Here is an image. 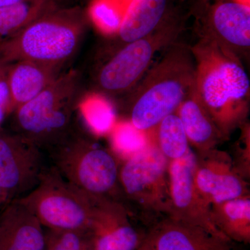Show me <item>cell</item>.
Instances as JSON below:
<instances>
[{
    "label": "cell",
    "mask_w": 250,
    "mask_h": 250,
    "mask_svg": "<svg viewBox=\"0 0 250 250\" xmlns=\"http://www.w3.org/2000/svg\"><path fill=\"white\" fill-rule=\"evenodd\" d=\"M190 49L195 64V91L226 138L248 116L249 77L241 59L213 39L200 37Z\"/></svg>",
    "instance_id": "obj_1"
},
{
    "label": "cell",
    "mask_w": 250,
    "mask_h": 250,
    "mask_svg": "<svg viewBox=\"0 0 250 250\" xmlns=\"http://www.w3.org/2000/svg\"><path fill=\"white\" fill-rule=\"evenodd\" d=\"M164 56L127 94L129 122L136 129L155 130L176 113L195 86V64L190 47L174 41Z\"/></svg>",
    "instance_id": "obj_2"
},
{
    "label": "cell",
    "mask_w": 250,
    "mask_h": 250,
    "mask_svg": "<svg viewBox=\"0 0 250 250\" xmlns=\"http://www.w3.org/2000/svg\"><path fill=\"white\" fill-rule=\"evenodd\" d=\"M88 24L82 6L56 5L0 42V65L29 61L63 69L80 49Z\"/></svg>",
    "instance_id": "obj_3"
},
{
    "label": "cell",
    "mask_w": 250,
    "mask_h": 250,
    "mask_svg": "<svg viewBox=\"0 0 250 250\" xmlns=\"http://www.w3.org/2000/svg\"><path fill=\"white\" fill-rule=\"evenodd\" d=\"M82 83L79 70L62 72L37 97L15 110L14 133L45 153L68 139L76 131Z\"/></svg>",
    "instance_id": "obj_4"
},
{
    "label": "cell",
    "mask_w": 250,
    "mask_h": 250,
    "mask_svg": "<svg viewBox=\"0 0 250 250\" xmlns=\"http://www.w3.org/2000/svg\"><path fill=\"white\" fill-rule=\"evenodd\" d=\"M48 154L52 166L72 185L95 198L121 202L120 169L113 153L76 131Z\"/></svg>",
    "instance_id": "obj_5"
},
{
    "label": "cell",
    "mask_w": 250,
    "mask_h": 250,
    "mask_svg": "<svg viewBox=\"0 0 250 250\" xmlns=\"http://www.w3.org/2000/svg\"><path fill=\"white\" fill-rule=\"evenodd\" d=\"M96 199L67 182L51 166L39 184L17 200L47 230L87 233L93 220Z\"/></svg>",
    "instance_id": "obj_6"
},
{
    "label": "cell",
    "mask_w": 250,
    "mask_h": 250,
    "mask_svg": "<svg viewBox=\"0 0 250 250\" xmlns=\"http://www.w3.org/2000/svg\"><path fill=\"white\" fill-rule=\"evenodd\" d=\"M170 161L154 143L125 160L119 171L122 194L147 229L170 213Z\"/></svg>",
    "instance_id": "obj_7"
},
{
    "label": "cell",
    "mask_w": 250,
    "mask_h": 250,
    "mask_svg": "<svg viewBox=\"0 0 250 250\" xmlns=\"http://www.w3.org/2000/svg\"><path fill=\"white\" fill-rule=\"evenodd\" d=\"M182 27L183 21L175 13L152 34L122 47L99 68L94 89L106 98L129 93L152 65L154 55L176 41Z\"/></svg>",
    "instance_id": "obj_8"
},
{
    "label": "cell",
    "mask_w": 250,
    "mask_h": 250,
    "mask_svg": "<svg viewBox=\"0 0 250 250\" xmlns=\"http://www.w3.org/2000/svg\"><path fill=\"white\" fill-rule=\"evenodd\" d=\"M191 11L199 37L213 39L241 59L249 55L250 6L233 0H193Z\"/></svg>",
    "instance_id": "obj_9"
},
{
    "label": "cell",
    "mask_w": 250,
    "mask_h": 250,
    "mask_svg": "<svg viewBox=\"0 0 250 250\" xmlns=\"http://www.w3.org/2000/svg\"><path fill=\"white\" fill-rule=\"evenodd\" d=\"M45 152L21 136L0 133V188L10 202L27 195L48 168Z\"/></svg>",
    "instance_id": "obj_10"
},
{
    "label": "cell",
    "mask_w": 250,
    "mask_h": 250,
    "mask_svg": "<svg viewBox=\"0 0 250 250\" xmlns=\"http://www.w3.org/2000/svg\"><path fill=\"white\" fill-rule=\"evenodd\" d=\"M194 183L197 194L208 208L250 195L245 177L237 170L230 156L216 149L196 155Z\"/></svg>",
    "instance_id": "obj_11"
},
{
    "label": "cell",
    "mask_w": 250,
    "mask_h": 250,
    "mask_svg": "<svg viewBox=\"0 0 250 250\" xmlns=\"http://www.w3.org/2000/svg\"><path fill=\"white\" fill-rule=\"evenodd\" d=\"M124 204L111 199H96L88 233L93 250H137L147 233L131 223Z\"/></svg>",
    "instance_id": "obj_12"
},
{
    "label": "cell",
    "mask_w": 250,
    "mask_h": 250,
    "mask_svg": "<svg viewBox=\"0 0 250 250\" xmlns=\"http://www.w3.org/2000/svg\"><path fill=\"white\" fill-rule=\"evenodd\" d=\"M195 166L196 155L190 149L182 159L170 161V213L168 216L227 238L215 228L210 219L209 208L197 194L194 183Z\"/></svg>",
    "instance_id": "obj_13"
},
{
    "label": "cell",
    "mask_w": 250,
    "mask_h": 250,
    "mask_svg": "<svg viewBox=\"0 0 250 250\" xmlns=\"http://www.w3.org/2000/svg\"><path fill=\"white\" fill-rule=\"evenodd\" d=\"M146 237L154 250H237L236 243L171 216L157 220Z\"/></svg>",
    "instance_id": "obj_14"
},
{
    "label": "cell",
    "mask_w": 250,
    "mask_h": 250,
    "mask_svg": "<svg viewBox=\"0 0 250 250\" xmlns=\"http://www.w3.org/2000/svg\"><path fill=\"white\" fill-rule=\"evenodd\" d=\"M175 13L172 0H132L116 36L104 50L108 57L126 44L152 34Z\"/></svg>",
    "instance_id": "obj_15"
},
{
    "label": "cell",
    "mask_w": 250,
    "mask_h": 250,
    "mask_svg": "<svg viewBox=\"0 0 250 250\" xmlns=\"http://www.w3.org/2000/svg\"><path fill=\"white\" fill-rule=\"evenodd\" d=\"M45 248V231L39 220L18 200L5 205L0 213V250Z\"/></svg>",
    "instance_id": "obj_16"
},
{
    "label": "cell",
    "mask_w": 250,
    "mask_h": 250,
    "mask_svg": "<svg viewBox=\"0 0 250 250\" xmlns=\"http://www.w3.org/2000/svg\"><path fill=\"white\" fill-rule=\"evenodd\" d=\"M63 72L60 67L22 61L8 65L11 92V112L31 101L45 90Z\"/></svg>",
    "instance_id": "obj_17"
},
{
    "label": "cell",
    "mask_w": 250,
    "mask_h": 250,
    "mask_svg": "<svg viewBox=\"0 0 250 250\" xmlns=\"http://www.w3.org/2000/svg\"><path fill=\"white\" fill-rule=\"evenodd\" d=\"M176 113L183 125L189 144L196 148L198 153L215 149L225 139L202 103L195 86Z\"/></svg>",
    "instance_id": "obj_18"
},
{
    "label": "cell",
    "mask_w": 250,
    "mask_h": 250,
    "mask_svg": "<svg viewBox=\"0 0 250 250\" xmlns=\"http://www.w3.org/2000/svg\"><path fill=\"white\" fill-rule=\"evenodd\" d=\"M209 212L219 232L233 243L249 244L250 195L210 206Z\"/></svg>",
    "instance_id": "obj_19"
},
{
    "label": "cell",
    "mask_w": 250,
    "mask_h": 250,
    "mask_svg": "<svg viewBox=\"0 0 250 250\" xmlns=\"http://www.w3.org/2000/svg\"><path fill=\"white\" fill-rule=\"evenodd\" d=\"M58 4L57 0H34L0 7V42L16 35Z\"/></svg>",
    "instance_id": "obj_20"
},
{
    "label": "cell",
    "mask_w": 250,
    "mask_h": 250,
    "mask_svg": "<svg viewBox=\"0 0 250 250\" xmlns=\"http://www.w3.org/2000/svg\"><path fill=\"white\" fill-rule=\"evenodd\" d=\"M154 131L156 133L154 143L170 161L182 159L190 149L183 125L177 113L166 117Z\"/></svg>",
    "instance_id": "obj_21"
},
{
    "label": "cell",
    "mask_w": 250,
    "mask_h": 250,
    "mask_svg": "<svg viewBox=\"0 0 250 250\" xmlns=\"http://www.w3.org/2000/svg\"><path fill=\"white\" fill-rule=\"evenodd\" d=\"M152 143L147 133L136 129L129 122L118 125L113 135V149L125 160L141 152Z\"/></svg>",
    "instance_id": "obj_22"
},
{
    "label": "cell",
    "mask_w": 250,
    "mask_h": 250,
    "mask_svg": "<svg viewBox=\"0 0 250 250\" xmlns=\"http://www.w3.org/2000/svg\"><path fill=\"white\" fill-rule=\"evenodd\" d=\"M46 247L51 250H93L88 233L45 231Z\"/></svg>",
    "instance_id": "obj_23"
},
{
    "label": "cell",
    "mask_w": 250,
    "mask_h": 250,
    "mask_svg": "<svg viewBox=\"0 0 250 250\" xmlns=\"http://www.w3.org/2000/svg\"><path fill=\"white\" fill-rule=\"evenodd\" d=\"M88 120L93 125L94 129L98 132L105 133L111 129L113 123V116L107 106L99 104L88 113Z\"/></svg>",
    "instance_id": "obj_24"
},
{
    "label": "cell",
    "mask_w": 250,
    "mask_h": 250,
    "mask_svg": "<svg viewBox=\"0 0 250 250\" xmlns=\"http://www.w3.org/2000/svg\"><path fill=\"white\" fill-rule=\"evenodd\" d=\"M8 65H0V125L11 112V92L7 79Z\"/></svg>",
    "instance_id": "obj_25"
},
{
    "label": "cell",
    "mask_w": 250,
    "mask_h": 250,
    "mask_svg": "<svg viewBox=\"0 0 250 250\" xmlns=\"http://www.w3.org/2000/svg\"><path fill=\"white\" fill-rule=\"evenodd\" d=\"M34 1V0H0V7L3 6H11L20 4V3L27 2V1Z\"/></svg>",
    "instance_id": "obj_26"
},
{
    "label": "cell",
    "mask_w": 250,
    "mask_h": 250,
    "mask_svg": "<svg viewBox=\"0 0 250 250\" xmlns=\"http://www.w3.org/2000/svg\"><path fill=\"white\" fill-rule=\"evenodd\" d=\"M146 236H147V235H146ZM137 250H154V249L152 244H151L150 242L149 241V240H148L147 237H146L144 241H143L142 244L140 246L139 249Z\"/></svg>",
    "instance_id": "obj_27"
},
{
    "label": "cell",
    "mask_w": 250,
    "mask_h": 250,
    "mask_svg": "<svg viewBox=\"0 0 250 250\" xmlns=\"http://www.w3.org/2000/svg\"><path fill=\"white\" fill-rule=\"evenodd\" d=\"M10 202L9 197L1 188H0V207L3 205H7Z\"/></svg>",
    "instance_id": "obj_28"
},
{
    "label": "cell",
    "mask_w": 250,
    "mask_h": 250,
    "mask_svg": "<svg viewBox=\"0 0 250 250\" xmlns=\"http://www.w3.org/2000/svg\"><path fill=\"white\" fill-rule=\"evenodd\" d=\"M239 4L246 5V6H250V0H233Z\"/></svg>",
    "instance_id": "obj_29"
},
{
    "label": "cell",
    "mask_w": 250,
    "mask_h": 250,
    "mask_svg": "<svg viewBox=\"0 0 250 250\" xmlns=\"http://www.w3.org/2000/svg\"><path fill=\"white\" fill-rule=\"evenodd\" d=\"M44 250H49V248H47V247H46L45 249Z\"/></svg>",
    "instance_id": "obj_30"
}]
</instances>
